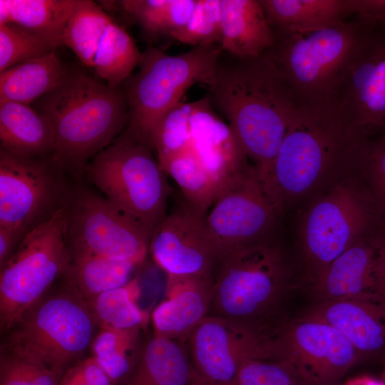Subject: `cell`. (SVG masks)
I'll return each mask as SVG.
<instances>
[{
	"mask_svg": "<svg viewBox=\"0 0 385 385\" xmlns=\"http://www.w3.org/2000/svg\"><path fill=\"white\" fill-rule=\"evenodd\" d=\"M371 29L352 17L308 33H273L274 42L266 52L283 74L299 108L330 105L339 73Z\"/></svg>",
	"mask_w": 385,
	"mask_h": 385,
	"instance_id": "obj_7",
	"label": "cell"
},
{
	"mask_svg": "<svg viewBox=\"0 0 385 385\" xmlns=\"http://www.w3.org/2000/svg\"><path fill=\"white\" fill-rule=\"evenodd\" d=\"M140 294L138 279L104 292L86 302L94 316L99 329H145L148 313L137 304Z\"/></svg>",
	"mask_w": 385,
	"mask_h": 385,
	"instance_id": "obj_32",
	"label": "cell"
},
{
	"mask_svg": "<svg viewBox=\"0 0 385 385\" xmlns=\"http://www.w3.org/2000/svg\"><path fill=\"white\" fill-rule=\"evenodd\" d=\"M56 170L51 158L21 157L0 148V227L26 234L61 207Z\"/></svg>",
	"mask_w": 385,
	"mask_h": 385,
	"instance_id": "obj_17",
	"label": "cell"
},
{
	"mask_svg": "<svg viewBox=\"0 0 385 385\" xmlns=\"http://www.w3.org/2000/svg\"><path fill=\"white\" fill-rule=\"evenodd\" d=\"M63 274V289L87 302L97 295L128 283L134 264L86 253L70 252Z\"/></svg>",
	"mask_w": 385,
	"mask_h": 385,
	"instance_id": "obj_29",
	"label": "cell"
},
{
	"mask_svg": "<svg viewBox=\"0 0 385 385\" xmlns=\"http://www.w3.org/2000/svg\"><path fill=\"white\" fill-rule=\"evenodd\" d=\"M190 133L191 150L221 192L251 165L235 133L206 96L192 103Z\"/></svg>",
	"mask_w": 385,
	"mask_h": 385,
	"instance_id": "obj_20",
	"label": "cell"
},
{
	"mask_svg": "<svg viewBox=\"0 0 385 385\" xmlns=\"http://www.w3.org/2000/svg\"><path fill=\"white\" fill-rule=\"evenodd\" d=\"M214 282L198 276L168 275L165 298L151 316L154 334L185 343L190 332L209 315Z\"/></svg>",
	"mask_w": 385,
	"mask_h": 385,
	"instance_id": "obj_22",
	"label": "cell"
},
{
	"mask_svg": "<svg viewBox=\"0 0 385 385\" xmlns=\"http://www.w3.org/2000/svg\"><path fill=\"white\" fill-rule=\"evenodd\" d=\"M357 241L299 288L314 302L355 299L385 307V281L378 267L379 237Z\"/></svg>",
	"mask_w": 385,
	"mask_h": 385,
	"instance_id": "obj_19",
	"label": "cell"
},
{
	"mask_svg": "<svg viewBox=\"0 0 385 385\" xmlns=\"http://www.w3.org/2000/svg\"><path fill=\"white\" fill-rule=\"evenodd\" d=\"M53 134L51 155L58 169H81L103 151L126 126L128 108L123 89L80 72L71 73L38 99L36 109Z\"/></svg>",
	"mask_w": 385,
	"mask_h": 385,
	"instance_id": "obj_3",
	"label": "cell"
},
{
	"mask_svg": "<svg viewBox=\"0 0 385 385\" xmlns=\"http://www.w3.org/2000/svg\"><path fill=\"white\" fill-rule=\"evenodd\" d=\"M192 46L220 44L222 11L220 0H197L187 22L170 36Z\"/></svg>",
	"mask_w": 385,
	"mask_h": 385,
	"instance_id": "obj_35",
	"label": "cell"
},
{
	"mask_svg": "<svg viewBox=\"0 0 385 385\" xmlns=\"http://www.w3.org/2000/svg\"><path fill=\"white\" fill-rule=\"evenodd\" d=\"M150 148L120 136L86 167L106 198L151 236L167 215L166 173Z\"/></svg>",
	"mask_w": 385,
	"mask_h": 385,
	"instance_id": "obj_8",
	"label": "cell"
},
{
	"mask_svg": "<svg viewBox=\"0 0 385 385\" xmlns=\"http://www.w3.org/2000/svg\"><path fill=\"white\" fill-rule=\"evenodd\" d=\"M64 205L32 227L0 268V329L4 334L47 294L70 262Z\"/></svg>",
	"mask_w": 385,
	"mask_h": 385,
	"instance_id": "obj_9",
	"label": "cell"
},
{
	"mask_svg": "<svg viewBox=\"0 0 385 385\" xmlns=\"http://www.w3.org/2000/svg\"><path fill=\"white\" fill-rule=\"evenodd\" d=\"M274 343L275 359L292 365L312 385H337L362 359L338 329L299 317L279 326Z\"/></svg>",
	"mask_w": 385,
	"mask_h": 385,
	"instance_id": "obj_16",
	"label": "cell"
},
{
	"mask_svg": "<svg viewBox=\"0 0 385 385\" xmlns=\"http://www.w3.org/2000/svg\"><path fill=\"white\" fill-rule=\"evenodd\" d=\"M149 252L167 275L198 276L214 281L222 260L206 215L186 203L167 214L151 236Z\"/></svg>",
	"mask_w": 385,
	"mask_h": 385,
	"instance_id": "obj_18",
	"label": "cell"
},
{
	"mask_svg": "<svg viewBox=\"0 0 385 385\" xmlns=\"http://www.w3.org/2000/svg\"><path fill=\"white\" fill-rule=\"evenodd\" d=\"M382 382H383L384 385H385V374H384V379L382 380Z\"/></svg>",
	"mask_w": 385,
	"mask_h": 385,
	"instance_id": "obj_44",
	"label": "cell"
},
{
	"mask_svg": "<svg viewBox=\"0 0 385 385\" xmlns=\"http://www.w3.org/2000/svg\"><path fill=\"white\" fill-rule=\"evenodd\" d=\"M158 162L177 183L185 203L196 212L206 215L221 190L202 168L191 148Z\"/></svg>",
	"mask_w": 385,
	"mask_h": 385,
	"instance_id": "obj_30",
	"label": "cell"
},
{
	"mask_svg": "<svg viewBox=\"0 0 385 385\" xmlns=\"http://www.w3.org/2000/svg\"><path fill=\"white\" fill-rule=\"evenodd\" d=\"M272 33H308L354 16L351 0H259Z\"/></svg>",
	"mask_w": 385,
	"mask_h": 385,
	"instance_id": "obj_25",
	"label": "cell"
},
{
	"mask_svg": "<svg viewBox=\"0 0 385 385\" xmlns=\"http://www.w3.org/2000/svg\"><path fill=\"white\" fill-rule=\"evenodd\" d=\"M378 267L385 281V235L379 238Z\"/></svg>",
	"mask_w": 385,
	"mask_h": 385,
	"instance_id": "obj_43",
	"label": "cell"
},
{
	"mask_svg": "<svg viewBox=\"0 0 385 385\" xmlns=\"http://www.w3.org/2000/svg\"><path fill=\"white\" fill-rule=\"evenodd\" d=\"M59 385H115L92 356L71 366L60 379Z\"/></svg>",
	"mask_w": 385,
	"mask_h": 385,
	"instance_id": "obj_40",
	"label": "cell"
},
{
	"mask_svg": "<svg viewBox=\"0 0 385 385\" xmlns=\"http://www.w3.org/2000/svg\"><path fill=\"white\" fill-rule=\"evenodd\" d=\"M60 379L40 364L1 349L0 385H59Z\"/></svg>",
	"mask_w": 385,
	"mask_h": 385,
	"instance_id": "obj_38",
	"label": "cell"
},
{
	"mask_svg": "<svg viewBox=\"0 0 385 385\" xmlns=\"http://www.w3.org/2000/svg\"><path fill=\"white\" fill-rule=\"evenodd\" d=\"M196 1L123 0L118 3L151 38H170L187 22Z\"/></svg>",
	"mask_w": 385,
	"mask_h": 385,
	"instance_id": "obj_33",
	"label": "cell"
},
{
	"mask_svg": "<svg viewBox=\"0 0 385 385\" xmlns=\"http://www.w3.org/2000/svg\"><path fill=\"white\" fill-rule=\"evenodd\" d=\"M64 207L70 252L126 261L136 266L145 260L150 237L106 197L81 192Z\"/></svg>",
	"mask_w": 385,
	"mask_h": 385,
	"instance_id": "obj_11",
	"label": "cell"
},
{
	"mask_svg": "<svg viewBox=\"0 0 385 385\" xmlns=\"http://www.w3.org/2000/svg\"><path fill=\"white\" fill-rule=\"evenodd\" d=\"M120 385H205L185 342L153 334L143 342L137 361Z\"/></svg>",
	"mask_w": 385,
	"mask_h": 385,
	"instance_id": "obj_23",
	"label": "cell"
},
{
	"mask_svg": "<svg viewBox=\"0 0 385 385\" xmlns=\"http://www.w3.org/2000/svg\"><path fill=\"white\" fill-rule=\"evenodd\" d=\"M55 52L0 73V102L29 105L58 87L69 75Z\"/></svg>",
	"mask_w": 385,
	"mask_h": 385,
	"instance_id": "obj_28",
	"label": "cell"
},
{
	"mask_svg": "<svg viewBox=\"0 0 385 385\" xmlns=\"http://www.w3.org/2000/svg\"><path fill=\"white\" fill-rule=\"evenodd\" d=\"M1 148L21 157L44 158L52 153L51 127L38 111L29 105L0 102Z\"/></svg>",
	"mask_w": 385,
	"mask_h": 385,
	"instance_id": "obj_26",
	"label": "cell"
},
{
	"mask_svg": "<svg viewBox=\"0 0 385 385\" xmlns=\"http://www.w3.org/2000/svg\"><path fill=\"white\" fill-rule=\"evenodd\" d=\"M367 141L332 105L300 107L260 179L267 196L281 214L329 175L359 170Z\"/></svg>",
	"mask_w": 385,
	"mask_h": 385,
	"instance_id": "obj_2",
	"label": "cell"
},
{
	"mask_svg": "<svg viewBox=\"0 0 385 385\" xmlns=\"http://www.w3.org/2000/svg\"><path fill=\"white\" fill-rule=\"evenodd\" d=\"M222 51L220 44H208L177 55L154 47L141 53L138 72L124 82L128 118L121 136L153 150L151 135L158 121L191 86H209Z\"/></svg>",
	"mask_w": 385,
	"mask_h": 385,
	"instance_id": "obj_5",
	"label": "cell"
},
{
	"mask_svg": "<svg viewBox=\"0 0 385 385\" xmlns=\"http://www.w3.org/2000/svg\"><path fill=\"white\" fill-rule=\"evenodd\" d=\"M274 336L240 322L208 315L185 344L205 385H231L249 359H275Z\"/></svg>",
	"mask_w": 385,
	"mask_h": 385,
	"instance_id": "obj_14",
	"label": "cell"
},
{
	"mask_svg": "<svg viewBox=\"0 0 385 385\" xmlns=\"http://www.w3.org/2000/svg\"><path fill=\"white\" fill-rule=\"evenodd\" d=\"M331 104L364 137L385 133V26L371 29L350 57Z\"/></svg>",
	"mask_w": 385,
	"mask_h": 385,
	"instance_id": "obj_12",
	"label": "cell"
},
{
	"mask_svg": "<svg viewBox=\"0 0 385 385\" xmlns=\"http://www.w3.org/2000/svg\"><path fill=\"white\" fill-rule=\"evenodd\" d=\"M299 317L327 323L338 329L362 359L385 361V307L366 301L314 302Z\"/></svg>",
	"mask_w": 385,
	"mask_h": 385,
	"instance_id": "obj_21",
	"label": "cell"
},
{
	"mask_svg": "<svg viewBox=\"0 0 385 385\" xmlns=\"http://www.w3.org/2000/svg\"><path fill=\"white\" fill-rule=\"evenodd\" d=\"M337 385H347V384H346V382H345V383H343V384L339 383V384H338Z\"/></svg>",
	"mask_w": 385,
	"mask_h": 385,
	"instance_id": "obj_45",
	"label": "cell"
},
{
	"mask_svg": "<svg viewBox=\"0 0 385 385\" xmlns=\"http://www.w3.org/2000/svg\"><path fill=\"white\" fill-rule=\"evenodd\" d=\"M279 215L251 165L222 190L208 210L206 221L222 260L274 239Z\"/></svg>",
	"mask_w": 385,
	"mask_h": 385,
	"instance_id": "obj_13",
	"label": "cell"
},
{
	"mask_svg": "<svg viewBox=\"0 0 385 385\" xmlns=\"http://www.w3.org/2000/svg\"><path fill=\"white\" fill-rule=\"evenodd\" d=\"M297 285L292 264L274 238L245 247L221 260L209 315L274 336L287 319L283 304Z\"/></svg>",
	"mask_w": 385,
	"mask_h": 385,
	"instance_id": "obj_4",
	"label": "cell"
},
{
	"mask_svg": "<svg viewBox=\"0 0 385 385\" xmlns=\"http://www.w3.org/2000/svg\"><path fill=\"white\" fill-rule=\"evenodd\" d=\"M78 0H0V24H12L48 43L64 45V33Z\"/></svg>",
	"mask_w": 385,
	"mask_h": 385,
	"instance_id": "obj_27",
	"label": "cell"
},
{
	"mask_svg": "<svg viewBox=\"0 0 385 385\" xmlns=\"http://www.w3.org/2000/svg\"><path fill=\"white\" fill-rule=\"evenodd\" d=\"M354 16L364 25L374 29L385 26V0H351Z\"/></svg>",
	"mask_w": 385,
	"mask_h": 385,
	"instance_id": "obj_41",
	"label": "cell"
},
{
	"mask_svg": "<svg viewBox=\"0 0 385 385\" xmlns=\"http://www.w3.org/2000/svg\"><path fill=\"white\" fill-rule=\"evenodd\" d=\"M25 235L16 229L0 227V268L8 260Z\"/></svg>",
	"mask_w": 385,
	"mask_h": 385,
	"instance_id": "obj_42",
	"label": "cell"
},
{
	"mask_svg": "<svg viewBox=\"0 0 385 385\" xmlns=\"http://www.w3.org/2000/svg\"><path fill=\"white\" fill-rule=\"evenodd\" d=\"M54 50L46 41L14 24H0V73Z\"/></svg>",
	"mask_w": 385,
	"mask_h": 385,
	"instance_id": "obj_36",
	"label": "cell"
},
{
	"mask_svg": "<svg viewBox=\"0 0 385 385\" xmlns=\"http://www.w3.org/2000/svg\"><path fill=\"white\" fill-rule=\"evenodd\" d=\"M99 329L87 303L68 291L45 295L4 334L1 349L53 371L60 378L78 362Z\"/></svg>",
	"mask_w": 385,
	"mask_h": 385,
	"instance_id": "obj_6",
	"label": "cell"
},
{
	"mask_svg": "<svg viewBox=\"0 0 385 385\" xmlns=\"http://www.w3.org/2000/svg\"><path fill=\"white\" fill-rule=\"evenodd\" d=\"M143 328L99 329L91 348L93 356L111 379L120 385L129 375L140 354Z\"/></svg>",
	"mask_w": 385,
	"mask_h": 385,
	"instance_id": "obj_31",
	"label": "cell"
},
{
	"mask_svg": "<svg viewBox=\"0 0 385 385\" xmlns=\"http://www.w3.org/2000/svg\"><path fill=\"white\" fill-rule=\"evenodd\" d=\"M64 45L110 86L120 87L138 65L141 53L125 29L96 3L78 0Z\"/></svg>",
	"mask_w": 385,
	"mask_h": 385,
	"instance_id": "obj_15",
	"label": "cell"
},
{
	"mask_svg": "<svg viewBox=\"0 0 385 385\" xmlns=\"http://www.w3.org/2000/svg\"><path fill=\"white\" fill-rule=\"evenodd\" d=\"M231 385H312L286 361L249 359L240 367Z\"/></svg>",
	"mask_w": 385,
	"mask_h": 385,
	"instance_id": "obj_37",
	"label": "cell"
},
{
	"mask_svg": "<svg viewBox=\"0 0 385 385\" xmlns=\"http://www.w3.org/2000/svg\"><path fill=\"white\" fill-rule=\"evenodd\" d=\"M377 209L371 192L346 175L309 207L299 231L302 271L297 287L312 279L366 233Z\"/></svg>",
	"mask_w": 385,
	"mask_h": 385,
	"instance_id": "obj_10",
	"label": "cell"
},
{
	"mask_svg": "<svg viewBox=\"0 0 385 385\" xmlns=\"http://www.w3.org/2000/svg\"><path fill=\"white\" fill-rule=\"evenodd\" d=\"M361 170L368 174L376 208L385 215V133L374 140H368Z\"/></svg>",
	"mask_w": 385,
	"mask_h": 385,
	"instance_id": "obj_39",
	"label": "cell"
},
{
	"mask_svg": "<svg viewBox=\"0 0 385 385\" xmlns=\"http://www.w3.org/2000/svg\"><path fill=\"white\" fill-rule=\"evenodd\" d=\"M192 103L182 101L170 108L158 121L151 135V148L160 161L190 148Z\"/></svg>",
	"mask_w": 385,
	"mask_h": 385,
	"instance_id": "obj_34",
	"label": "cell"
},
{
	"mask_svg": "<svg viewBox=\"0 0 385 385\" xmlns=\"http://www.w3.org/2000/svg\"><path fill=\"white\" fill-rule=\"evenodd\" d=\"M206 95L253 161L259 178L275 158L299 106L267 52L240 58L222 51Z\"/></svg>",
	"mask_w": 385,
	"mask_h": 385,
	"instance_id": "obj_1",
	"label": "cell"
},
{
	"mask_svg": "<svg viewBox=\"0 0 385 385\" xmlns=\"http://www.w3.org/2000/svg\"><path fill=\"white\" fill-rule=\"evenodd\" d=\"M222 50L240 58L259 56L274 42L259 0H220Z\"/></svg>",
	"mask_w": 385,
	"mask_h": 385,
	"instance_id": "obj_24",
	"label": "cell"
}]
</instances>
